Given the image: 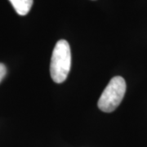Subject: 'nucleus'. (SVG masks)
Masks as SVG:
<instances>
[{"label": "nucleus", "instance_id": "3", "mask_svg": "<svg viewBox=\"0 0 147 147\" xmlns=\"http://www.w3.org/2000/svg\"><path fill=\"white\" fill-rule=\"evenodd\" d=\"M12 7L20 16H26L30 11L33 0H9Z\"/></svg>", "mask_w": 147, "mask_h": 147}, {"label": "nucleus", "instance_id": "4", "mask_svg": "<svg viewBox=\"0 0 147 147\" xmlns=\"http://www.w3.org/2000/svg\"><path fill=\"white\" fill-rule=\"evenodd\" d=\"M7 74V68L3 64L0 63V82L3 79Z\"/></svg>", "mask_w": 147, "mask_h": 147}, {"label": "nucleus", "instance_id": "1", "mask_svg": "<svg viewBox=\"0 0 147 147\" xmlns=\"http://www.w3.org/2000/svg\"><path fill=\"white\" fill-rule=\"evenodd\" d=\"M71 68V52L66 40H59L53 49L51 58L50 74L53 80L61 84L67 79Z\"/></svg>", "mask_w": 147, "mask_h": 147}, {"label": "nucleus", "instance_id": "2", "mask_svg": "<svg viewBox=\"0 0 147 147\" xmlns=\"http://www.w3.org/2000/svg\"><path fill=\"white\" fill-rule=\"evenodd\" d=\"M126 92V82L120 76L110 79L100 96L97 105L101 111L110 113L118 108Z\"/></svg>", "mask_w": 147, "mask_h": 147}]
</instances>
